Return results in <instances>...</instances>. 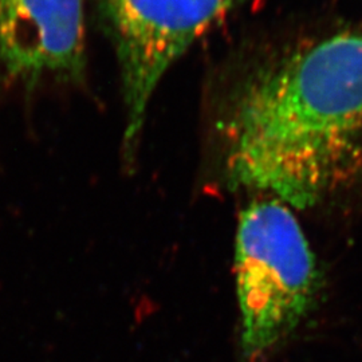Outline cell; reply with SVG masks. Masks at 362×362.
Segmentation results:
<instances>
[{
	"label": "cell",
	"instance_id": "obj_1",
	"mask_svg": "<svg viewBox=\"0 0 362 362\" xmlns=\"http://www.w3.org/2000/svg\"><path fill=\"white\" fill-rule=\"evenodd\" d=\"M231 188L309 208L362 144V33L345 31L251 78L224 122Z\"/></svg>",
	"mask_w": 362,
	"mask_h": 362
},
{
	"label": "cell",
	"instance_id": "obj_2",
	"mask_svg": "<svg viewBox=\"0 0 362 362\" xmlns=\"http://www.w3.org/2000/svg\"><path fill=\"white\" fill-rule=\"evenodd\" d=\"M240 346L260 362L313 310L320 272L308 239L290 208L257 202L239 220L235 251Z\"/></svg>",
	"mask_w": 362,
	"mask_h": 362
},
{
	"label": "cell",
	"instance_id": "obj_3",
	"mask_svg": "<svg viewBox=\"0 0 362 362\" xmlns=\"http://www.w3.org/2000/svg\"><path fill=\"white\" fill-rule=\"evenodd\" d=\"M248 0H98L121 70L127 127L124 144L139 141L148 105L161 78L189 46Z\"/></svg>",
	"mask_w": 362,
	"mask_h": 362
},
{
	"label": "cell",
	"instance_id": "obj_4",
	"mask_svg": "<svg viewBox=\"0 0 362 362\" xmlns=\"http://www.w3.org/2000/svg\"><path fill=\"white\" fill-rule=\"evenodd\" d=\"M0 61L13 78L35 82L83 76V0H0Z\"/></svg>",
	"mask_w": 362,
	"mask_h": 362
}]
</instances>
